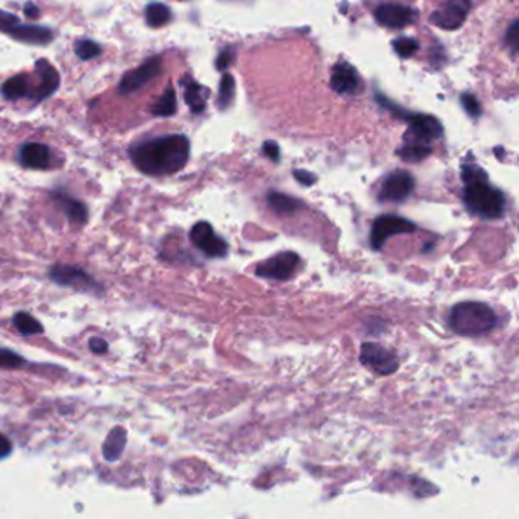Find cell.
<instances>
[{"label": "cell", "instance_id": "obj_1", "mask_svg": "<svg viewBox=\"0 0 519 519\" xmlns=\"http://www.w3.org/2000/svg\"><path fill=\"white\" fill-rule=\"evenodd\" d=\"M190 144L183 135L157 137L131 148L133 165L147 176H171L181 171L189 160Z\"/></svg>", "mask_w": 519, "mask_h": 519}, {"label": "cell", "instance_id": "obj_2", "mask_svg": "<svg viewBox=\"0 0 519 519\" xmlns=\"http://www.w3.org/2000/svg\"><path fill=\"white\" fill-rule=\"evenodd\" d=\"M496 314L489 304L481 302H462L455 304L450 315V326L466 337H480L496 328Z\"/></svg>", "mask_w": 519, "mask_h": 519}, {"label": "cell", "instance_id": "obj_3", "mask_svg": "<svg viewBox=\"0 0 519 519\" xmlns=\"http://www.w3.org/2000/svg\"><path fill=\"white\" fill-rule=\"evenodd\" d=\"M463 200L471 213L483 219H498L506 212V197L504 193L491 186L487 178L474 180L464 183Z\"/></svg>", "mask_w": 519, "mask_h": 519}, {"label": "cell", "instance_id": "obj_4", "mask_svg": "<svg viewBox=\"0 0 519 519\" xmlns=\"http://www.w3.org/2000/svg\"><path fill=\"white\" fill-rule=\"evenodd\" d=\"M360 361L378 375H392L399 369L398 355L378 343H364L360 349Z\"/></svg>", "mask_w": 519, "mask_h": 519}, {"label": "cell", "instance_id": "obj_5", "mask_svg": "<svg viewBox=\"0 0 519 519\" xmlns=\"http://www.w3.org/2000/svg\"><path fill=\"white\" fill-rule=\"evenodd\" d=\"M416 224L410 219L398 215H381L373 221L370 230V247L380 251L389 238L404 235V233H413Z\"/></svg>", "mask_w": 519, "mask_h": 519}, {"label": "cell", "instance_id": "obj_6", "mask_svg": "<svg viewBox=\"0 0 519 519\" xmlns=\"http://www.w3.org/2000/svg\"><path fill=\"white\" fill-rule=\"evenodd\" d=\"M300 258L294 251H282L276 256L261 262L254 270L256 276L271 280H288L296 273Z\"/></svg>", "mask_w": 519, "mask_h": 519}, {"label": "cell", "instance_id": "obj_7", "mask_svg": "<svg viewBox=\"0 0 519 519\" xmlns=\"http://www.w3.org/2000/svg\"><path fill=\"white\" fill-rule=\"evenodd\" d=\"M189 238L193 246L209 258H224L227 254V242L218 236L213 227L206 221L197 222L190 229Z\"/></svg>", "mask_w": 519, "mask_h": 519}, {"label": "cell", "instance_id": "obj_8", "mask_svg": "<svg viewBox=\"0 0 519 519\" xmlns=\"http://www.w3.org/2000/svg\"><path fill=\"white\" fill-rule=\"evenodd\" d=\"M49 278L61 287H69L84 292H99L101 285L81 268L69 266H55L49 271Z\"/></svg>", "mask_w": 519, "mask_h": 519}, {"label": "cell", "instance_id": "obj_9", "mask_svg": "<svg viewBox=\"0 0 519 519\" xmlns=\"http://www.w3.org/2000/svg\"><path fill=\"white\" fill-rule=\"evenodd\" d=\"M469 0H450V2L443 4L440 8H437L431 14L430 20L437 28L445 30H455L464 23L467 14H469Z\"/></svg>", "mask_w": 519, "mask_h": 519}, {"label": "cell", "instance_id": "obj_10", "mask_svg": "<svg viewBox=\"0 0 519 519\" xmlns=\"http://www.w3.org/2000/svg\"><path fill=\"white\" fill-rule=\"evenodd\" d=\"M414 177L406 171H394L382 183L380 192L381 201L402 203L411 195L414 190Z\"/></svg>", "mask_w": 519, "mask_h": 519}, {"label": "cell", "instance_id": "obj_11", "mask_svg": "<svg viewBox=\"0 0 519 519\" xmlns=\"http://www.w3.org/2000/svg\"><path fill=\"white\" fill-rule=\"evenodd\" d=\"M160 69H161L160 57L148 58L140 67H137L136 70H131V72L124 75V78H122L119 83V91L124 95L133 93V91L139 90L142 86L149 83L151 79H154L160 74Z\"/></svg>", "mask_w": 519, "mask_h": 519}, {"label": "cell", "instance_id": "obj_12", "mask_svg": "<svg viewBox=\"0 0 519 519\" xmlns=\"http://www.w3.org/2000/svg\"><path fill=\"white\" fill-rule=\"evenodd\" d=\"M405 119L409 120L410 130L406 136H411L413 140H421L430 144V140L439 139L443 136V127L439 119L430 115H405ZM410 139V137H405Z\"/></svg>", "mask_w": 519, "mask_h": 519}, {"label": "cell", "instance_id": "obj_13", "mask_svg": "<svg viewBox=\"0 0 519 519\" xmlns=\"http://www.w3.org/2000/svg\"><path fill=\"white\" fill-rule=\"evenodd\" d=\"M375 17L378 23L390 28V29H402L414 22L416 13L409 6L396 5V4H384L376 8Z\"/></svg>", "mask_w": 519, "mask_h": 519}, {"label": "cell", "instance_id": "obj_14", "mask_svg": "<svg viewBox=\"0 0 519 519\" xmlns=\"http://www.w3.org/2000/svg\"><path fill=\"white\" fill-rule=\"evenodd\" d=\"M11 35L17 42H22L26 45H47L52 42V30L46 26L40 25H23V23H16L11 29L6 33Z\"/></svg>", "mask_w": 519, "mask_h": 519}, {"label": "cell", "instance_id": "obj_15", "mask_svg": "<svg viewBox=\"0 0 519 519\" xmlns=\"http://www.w3.org/2000/svg\"><path fill=\"white\" fill-rule=\"evenodd\" d=\"M35 70L40 76V83L37 86V90L34 91V99L35 101H43L47 96L55 93V90L59 86V75L57 69L47 63L46 59H38L35 63Z\"/></svg>", "mask_w": 519, "mask_h": 519}, {"label": "cell", "instance_id": "obj_16", "mask_svg": "<svg viewBox=\"0 0 519 519\" xmlns=\"http://www.w3.org/2000/svg\"><path fill=\"white\" fill-rule=\"evenodd\" d=\"M331 87L337 93H353L360 87V78L349 63H338L332 69Z\"/></svg>", "mask_w": 519, "mask_h": 519}, {"label": "cell", "instance_id": "obj_17", "mask_svg": "<svg viewBox=\"0 0 519 519\" xmlns=\"http://www.w3.org/2000/svg\"><path fill=\"white\" fill-rule=\"evenodd\" d=\"M20 161L30 169H46L50 165V149L37 142H30L20 149Z\"/></svg>", "mask_w": 519, "mask_h": 519}, {"label": "cell", "instance_id": "obj_18", "mask_svg": "<svg viewBox=\"0 0 519 519\" xmlns=\"http://www.w3.org/2000/svg\"><path fill=\"white\" fill-rule=\"evenodd\" d=\"M54 198L64 210L66 217L75 224H84L87 221V209L83 203L72 198L64 192H55Z\"/></svg>", "mask_w": 519, "mask_h": 519}, {"label": "cell", "instance_id": "obj_19", "mask_svg": "<svg viewBox=\"0 0 519 519\" xmlns=\"http://www.w3.org/2000/svg\"><path fill=\"white\" fill-rule=\"evenodd\" d=\"M127 443V433L120 426H116L113 431H110L107 440L103 447V454L105 460L108 462H116L119 457L124 452V447Z\"/></svg>", "mask_w": 519, "mask_h": 519}, {"label": "cell", "instance_id": "obj_20", "mask_svg": "<svg viewBox=\"0 0 519 519\" xmlns=\"http://www.w3.org/2000/svg\"><path fill=\"white\" fill-rule=\"evenodd\" d=\"M267 201L268 206L273 209V212H276L278 215H292V213H296L302 207V201L290 195H285V193L280 192H270Z\"/></svg>", "mask_w": 519, "mask_h": 519}, {"label": "cell", "instance_id": "obj_21", "mask_svg": "<svg viewBox=\"0 0 519 519\" xmlns=\"http://www.w3.org/2000/svg\"><path fill=\"white\" fill-rule=\"evenodd\" d=\"M405 145L398 151V156L405 161H421L428 157L433 148L430 144L421 140H413V139H405Z\"/></svg>", "mask_w": 519, "mask_h": 519}, {"label": "cell", "instance_id": "obj_22", "mask_svg": "<svg viewBox=\"0 0 519 519\" xmlns=\"http://www.w3.org/2000/svg\"><path fill=\"white\" fill-rule=\"evenodd\" d=\"M2 93L6 99H20V98H30L33 90L29 87V79L25 75H17L6 79L2 86Z\"/></svg>", "mask_w": 519, "mask_h": 519}, {"label": "cell", "instance_id": "obj_23", "mask_svg": "<svg viewBox=\"0 0 519 519\" xmlns=\"http://www.w3.org/2000/svg\"><path fill=\"white\" fill-rule=\"evenodd\" d=\"M177 111V96L176 90L172 87H168L164 95H161L154 104L151 107V113L154 116L160 118H169L174 116Z\"/></svg>", "mask_w": 519, "mask_h": 519}, {"label": "cell", "instance_id": "obj_24", "mask_svg": "<svg viewBox=\"0 0 519 519\" xmlns=\"http://www.w3.org/2000/svg\"><path fill=\"white\" fill-rule=\"evenodd\" d=\"M203 91H205V89L197 84L195 81L188 79L185 86V101L193 113H201L206 108V98L203 95Z\"/></svg>", "mask_w": 519, "mask_h": 519}, {"label": "cell", "instance_id": "obj_25", "mask_svg": "<svg viewBox=\"0 0 519 519\" xmlns=\"http://www.w3.org/2000/svg\"><path fill=\"white\" fill-rule=\"evenodd\" d=\"M171 20V9L160 2L149 4L145 8V22L151 28H160Z\"/></svg>", "mask_w": 519, "mask_h": 519}, {"label": "cell", "instance_id": "obj_26", "mask_svg": "<svg viewBox=\"0 0 519 519\" xmlns=\"http://www.w3.org/2000/svg\"><path fill=\"white\" fill-rule=\"evenodd\" d=\"M13 321H14V326L17 328V331L23 335H35V333L43 332L42 323L35 320L33 315L28 312H17L14 315Z\"/></svg>", "mask_w": 519, "mask_h": 519}, {"label": "cell", "instance_id": "obj_27", "mask_svg": "<svg viewBox=\"0 0 519 519\" xmlns=\"http://www.w3.org/2000/svg\"><path fill=\"white\" fill-rule=\"evenodd\" d=\"M233 96H235V79L230 74H224L219 83V91H218V107L221 110L227 108L232 103Z\"/></svg>", "mask_w": 519, "mask_h": 519}, {"label": "cell", "instance_id": "obj_28", "mask_svg": "<svg viewBox=\"0 0 519 519\" xmlns=\"http://www.w3.org/2000/svg\"><path fill=\"white\" fill-rule=\"evenodd\" d=\"M74 49H75L76 57L83 61L93 59L101 54V47L93 42V40H89V38L76 40Z\"/></svg>", "mask_w": 519, "mask_h": 519}, {"label": "cell", "instance_id": "obj_29", "mask_svg": "<svg viewBox=\"0 0 519 519\" xmlns=\"http://www.w3.org/2000/svg\"><path fill=\"white\" fill-rule=\"evenodd\" d=\"M393 47H394V52L398 54L401 58H410L417 52V50H419V43H417L414 38L402 37L399 40H396V42L393 43Z\"/></svg>", "mask_w": 519, "mask_h": 519}, {"label": "cell", "instance_id": "obj_30", "mask_svg": "<svg viewBox=\"0 0 519 519\" xmlns=\"http://www.w3.org/2000/svg\"><path fill=\"white\" fill-rule=\"evenodd\" d=\"M25 364L23 356L18 353L0 348V369H18Z\"/></svg>", "mask_w": 519, "mask_h": 519}, {"label": "cell", "instance_id": "obj_31", "mask_svg": "<svg viewBox=\"0 0 519 519\" xmlns=\"http://www.w3.org/2000/svg\"><path fill=\"white\" fill-rule=\"evenodd\" d=\"M462 105H463L466 113L469 115L471 118H475V119L480 118L481 105H480V103H478L474 95H469V93L462 95Z\"/></svg>", "mask_w": 519, "mask_h": 519}, {"label": "cell", "instance_id": "obj_32", "mask_svg": "<svg viewBox=\"0 0 519 519\" xmlns=\"http://www.w3.org/2000/svg\"><path fill=\"white\" fill-rule=\"evenodd\" d=\"M462 178L464 183H469L474 180L487 178V174H486V171H483L481 168H478L475 165H464L462 168Z\"/></svg>", "mask_w": 519, "mask_h": 519}, {"label": "cell", "instance_id": "obj_33", "mask_svg": "<svg viewBox=\"0 0 519 519\" xmlns=\"http://www.w3.org/2000/svg\"><path fill=\"white\" fill-rule=\"evenodd\" d=\"M518 38H519V22L515 20L506 33V43L508 47L512 49V52H516L518 50Z\"/></svg>", "mask_w": 519, "mask_h": 519}, {"label": "cell", "instance_id": "obj_34", "mask_svg": "<svg viewBox=\"0 0 519 519\" xmlns=\"http://www.w3.org/2000/svg\"><path fill=\"white\" fill-rule=\"evenodd\" d=\"M16 23H18V18L8 13V11H4V9H0V33H8L9 29H11Z\"/></svg>", "mask_w": 519, "mask_h": 519}, {"label": "cell", "instance_id": "obj_35", "mask_svg": "<svg viewBox=\"0 0 519 519\" xmlns=\"http://www.w3.org/2000/svg\"><path fill=\"white\" fill-rule=\"evenodd\" d=\"M232 61H233V50L232 49H224L217 58V69L221 70V72H224V70H227L230 67Z\"/></svg>", "mask_w": 519, "mask_h": 519}, {"label": "cell", "instance_id": "obj_36", "mask_svg": "<svg viewBox=\"0 0 519 519\" xmlns=\"http://www.w3.org/2000/svg\"><path fill=\"white\" fill-rule=\"evenodd\" d=\"M262 151L266 152V156L270 157L273 161H279V159H280V149H279V145L276 144V142H273V140L263 142Z\"/></svg>", "mask_w": 519, "mask_h": 519}, {"label": "cell", "instance_id": "obj_37", "mask_svg": "<svg viewBox=\"0 0 519 519\" xmlns=\"http://www.w3.org/2000/svg\"><path fill=\"white\" fill-rule=\"evenodd\" d=\"M294 177H296V180L299 183H302L303 186H311V185H314L315 181H317V177H315L312 174V172H308V171H304V169H296V171H294Z\"/></svg>", "mask_w": 519, "mask_h": 519}, {"label": "cell", "instance_id": "obj_38", "mask_svg": "<svg viewBox=\"0 0 519 519\" xmlns=\"http://www.w3.org/2000/svg\"><path fill=\"white\" fill-rule=\"evenodd\" d=\"M13 452V443L8 439L6 435L0 434V460L5 459L9 454Z\"/></svg>", "mask_w": 519, "mask_h": 519}, {"label": "cell", "instance_id": "obj_39", "mask_svg": "<svg viewBox=\"0 0 519 519\" xmlns=\"http://www.w3.org/2000/svg\"><path fill=\"white\" fill-rule=\"evenodd\" d=\"M89 346H90V349L93 350L95 353H105V352L108 350V344H107V341H105V340H103V338H99V337L91 338V340H90V343H89Z\"/></svg>", "mask_w": 519, "mask_h": 519}, {"label": "cell", "instance_id": "obj_40", "mask_svg": "<svg viewBox=\"0 0 519 519\" xmlns=\"http://www.w3.org/2000/svg\"><path fill=\"white\" fill-rule=\"evenodd\" d=\"M25 14H26L28 17H30V18H35V17H38V16H40V9H38V6H35L33 2H28V4L25 5Z\"/></svg>", "mask_w": 519, "mask_h": 519}]
</instances>
